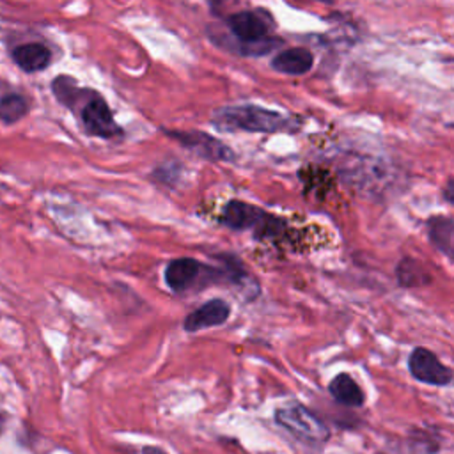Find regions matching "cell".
I'll use <instances>...</instances> for the list:
<instances>
[{
  "label": "cell",
  "mask_w": 454,
  "mask_h": 454,
  "mask_svg": "<svg viewBox=\"0 0 454 454\" xmlns=\"http://www.w3.org/2000/svg\"><path fill=\"white\" fill-rule=\"evenodd\" d=\"M211 122L220 131H247V133H280L296 128V122L280 112L259 105H232L216 108Z\"/></svg>",
  "instance_id": "cell-1"
},
{
  "label": "cell",
  "mask_w": 454,
  "mask_h": 454,
  "mask_svg": "<svg viewBox=\"0 0 454 454\" xmlns=\"http://www.w3.org/2000/svg\"><path fill=\"white\" fill-rule=\"evenodd\" d=\"M220 223L232 231H252L257 239H273L286 229L284 220L278 216L238 199L225 204L220 215Z\"/></svg>",
  "instance_id": "cell-2"
},
{
  "label": "cell",
  "mask_w": 454,
  "mask_h": 454,
  "mask_svg": "<svg viewBox=\"0 0 454 454\" xmlns=\"http://www.w3.org/2000/svg\"><path fill=\"white\" fill-rule=\"evenodd\" d=\"M163 277H165V284L174 293L197 291L211 286L213 282H223V275L220 268H215L193 257L172 259L167 264Z\"/></svg>",
  "instance_id": "cell-3"
},
{
  "label": "cell",
  "mask_w": 454,
  "mask_h": 454,
  "mask_svg": "<svg viewBox=\"0 0 454 454\" xmlns=\"http://www.w3.org/2000/svg\"><path fill=\"white\" fill-rule=\"evenodd\" d=\"M275 422L296 440L310 445H323L330 438L328 426L312 410L300 403L278 408L275 411Z\"/></svg>",
  "instance_id": "cell-4"
},
{
  "label": "cell",
  "mask_w": 454,
  "mask_h": 454,
  "mask_svg": "<svg viewBox=\"0 0 454 454\" xmlns=\"http://www.w3.org/2000/svg\"><path fill=\"white\" fill-rule=\"evenodd\" d=\"M80 122L87 135L112 140L122 135V128L115 122L108 103L96 92L80 108Z\"/></svg>",
  "instance_id": "cell-5"
},
{
  "label": "cell",
  "mask_w": 454,
  "mask_h": 454,
  "mask_svg": "<svg viewBox=\"0 0 454 454\" xmlns=\"http://www.w3.org/2000/svg\"><path fill=\"white\" fill-rule=\"evenodd\" d=\"M410 374L426 385L447 387L452 381V371L449 365L440 362V358L427 348H415L408 356Z\"/></svg>",
  "instance_id": "cell-6"
},
{
  "label": "cell",
  "mask_w": 454,
  "mask_h": 454,
  "mask_svg": "<svg viewBox=\"0 0 454 454\" xmlns=\"http://www.w3.org/2000/svg\"><path fill=\"white\" fill-rule=\"evenodd\" d=\"M170 138L179 142L188 151L195 153L197 156L209 160V161H232L234 153L218 138L204 133V131H165Z\"/></svg>",
  "instance_id": "cell-7"
},
{
  "label": "cell",
  "mask_w": 454,
  "mask_h": 454,
  "mask_svg": "<svg viewBox=\"0 0 454 454\" xmlns=\"http://www.w3.org/2000/svg\"><path fill=\"white\" fill-rule=\"evenodd\" d=\"M229 30L232 35L241 41L243 44L252 46V53H255V46H259L264 51L271 48V44L266 41L268 39V25L264 20L259 18V14L250 12V11H241L234 12L227 20Z\"/></svg>",
  "instance_id": "cell-8"
},
{
  "label": "cell",
  "mask_w": 454,
  "mask_h": 454,
  "mask_svg": "<svg viewBox=\"0 0 454 454\" xmlns=\"http://www.w3.org/2000/svg\"><path fill=\"white\" fill-rule=\"evenodd\" d=\"M231 316V305L222 298H213L190 312L183 319V328L186 332H199L213 326L223 325Z\"/></svg>",
  "instance_id": "cell-9"
},
{
  "label": "cell",
  "mask_w": 454,
  "mask_h": 454,
  "mask_svg": "<svg viewBox=\"0 0 454 454\" xmlns=\"http://www.w3.org/2000/svg\"><path fill=\"white\" fill-rule=\"evenodd\" d=\"M328 392L339 404L348 408H360L365 403L364 390L348 372H339L333 376L328 383Z\"/></svg>",
  "instance_id": "cell-10"
},
{
  "label": "cell",
  "mask_w": 454,
  "mask_h": 454,
  "mask_svg": "<svg viewBox=\"0 0 454 454\" xmlns=\"http://www.w3.org/2000/svg\"><path fill=\"white\" fill-rule=\"evenodd\" d=\"M312 64H314V57L307 48L284 50L278 55H275L271 60V67L275 71L284 74H293V76L309 73Z\"/></svg>",
  "instance_id": "cell-11"
},
{
  "label": "cell",
  "mask_w": 454,
  "mask_h": 454,
  "mask_svg": "<svg viewBox=\"0 0 454 454\" xmlns=\"http://www.w3.org/2000/svg\"><path fill=\"white\" fill-rule=\"evenodd\" d=\"M12 60L27 73L41 71L48 67L51 60L50 50L41 43H27L12 51Z\"/></svg>",
  "instance_id": "cell-12"
},
{
  "label": "cell",
  "mask_w": 454,
  "mask_h": 454,
  "mask_svg": "<svg viewBox=\"0 0 454 454\" xmlns=\"http://www.w3.org/2000/svg\"><path fill=\"white\" fill-rule=\"evenodd\" d=\"M452 232L454 223L450 216H433L427 222V236L431 245L447 259H452Z\"/></svg>",
  "instance_id": "cell-13"
},
{
  "label": "cell",
  "mask_w": 454,
  "mask_h": 454,
  "mask_svg": "<svg viewBox=\"0 0 454 454\" xmlns=\"http://www.w3.org/2000/svg\"><path fill=\"white\" fill-rule=\"evenodd\" d=\"M395 277L403 287H417L431 282V277L426 273V270L415 259H410V257H404L397 264Z\"/></svg>",
  "instance_id": "cell-14"
},
{
  "label": "cell",
  "mask_w": 454,
  "mask_h": 454,
  "mask_svg": "<svg viewBox=\"0 0 454 454\" xmlns=\"http://www.w3.org/2000/svg\"><path fill=\"white\" fill-rule=\"evenodd\" d=\"M28 112V101L18 92H5L0 96V121L16 122Z\"/></svg>",
  "instance_id": "cell-15"
},
{
  "label": "cell",
  "mask_w": 454,
  "mask_h": 454,
  "mask_svg": "<svg viewBox=\"0 0 454 454\" xmlns=\"http://www.w3.org/2000/svg\"><path fill=\"white\" fill-rule=\"evenodd\" d=\"M452 190H454V183H452V179H449L447 184H445V188H443V199H445L449 204H452V200H454Z\"/></svg>",
  "instance_id": "cell-16"
},
{
  "label": "cell",
  "mask_w": 454,
  "mask_h": 454,
  "mask_svg": "<svg viewBox=\"0 0 454 454\" xmlns=\"http://www.w3.org/2000/svg\"><path fill=\"white\" fill-rule=\"evenodd\" d=\"M2 429H4V417H2V413H0V433H2Z\"/></svg>",
  "instance_id": "cell-17"
},
{
  "label": "cell",
  "mask_w": 454,
  "mask_h": 454,
  "mask_svg": "<svg viewBox=\"0 0 454 454\" xmlns=\"http://www.w3.org/2000/svg\"><path fill=\"white\" fill-rule=\"evenodd\" d=\"M317 2H328V4H332V2H335V0H317Z\"/></svg>",
  "instance_id": "cell-18"
}]
</instances>
